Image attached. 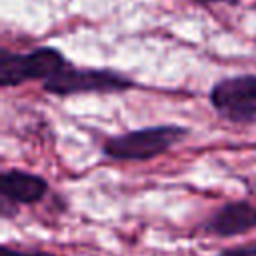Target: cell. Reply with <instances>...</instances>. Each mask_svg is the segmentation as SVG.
I'll list each match as a JSON object with an SVG mask.
<instances>
[{
  "instance_id": "5",
  "label": "cell",
  "mask_w": 256,
  "mask_h": 256,
  "mask_svg": "<svg viewBox=\"0 0 256 256\" xmlns=\"http://www.w3.org/2000/svg\"><path fill=\"white\" fill-rule=\"evenodd\" d=\"M202 230L216 238H234L256 230V206L248 200L224 202L204 220Z\"/></svg>"
},
{
  "instance_id": "6",
  "label": "cell",
  "mask_w": 256,
  "mask_h": 256,
  "mask_svg": "<svg viewBox=\"0 0 256 256\" xmlns=\"http://www.w3.org/2000/svg\"><path fill=\"white\" fill-rule=\"evenodd\" d=\"M48 190L50 184L40 174L20 168H10L0 174V198L4 202L14 204L16 208L44 200Z\"/></svg>"
},
{
  "instance_id": "9",
  "label": "cell",
  "mask_w": 256,
  "mask_h": 256,
  "mask_svg": "<svg viewBox=\"0 0 256 256\" xmlns=\"http://www.w3.org/2000/svg\"><path fill=\"white\" fill-rule=\"evenodd\" d=\"M190 2H202V4H216V2H228V0H190Z\"/></svg>"
},
{
  "instance_id": "4",
  "label": "cell",
  "mask_w": 256,
  "mask_h": 256,
  "mask_svg": "<svg viewBox=\"0 0 256 256\" xmlns=\"http://www.w3.org/2000/svg\"><path fill=\"white\" fill-rule=\"evenodd\" d=\"M214 112L232 124L256 122V74H236L214 82L208 92Z\"/></svg>"
},
{
  "instance_id": "1",
  "label": "cell",
  "mask_w": 256,
  "mask_h": 256,
  "mask_svg": "<svg viewBox=\"0 0 256 256\" xmlns=\"http://www.w3.org/2000/svg\"><path fill=\"white\" fill-rule=\"evenodd\" d=\"M188 136V128L178 124L144 126L110 136L102 144V154L118 162H146L166 154Z\"/></svg>"
},
{
  "instance_id": "2",
  "label": "cell",
  "mask_w": 256,
  "mask_h": 256,
  "mask_svg": "<svg viewBox=\"0 0 256 256\" xmlns=\"http://www.w3.org/2000/svg\"><path fill=\"white\" fill-rule=\"evenodd\" d=\"M138 84L112 68H88L74 66L72 62L62 68L58 74L42 82V88L54 96H74V94H110V92H126L136 88Z\"/></svg>"
},
{
  "instance_id": "8",
  "label": "cell",
  "mask_w": 256,
  "mask_h": 256,
  "mask_svg": "<svg viewBox=\"0 0 256 256\" xmlns=\"http://www.w3.org/2000/svg\"><path fill=\"white\" fill-rule=\"evenodd\" d=\"M218 256H256V240H250V242H242V244L224 248Z\"/></svg>"
},
{
  "instance_id": "3",
  "label": "cell",
  "mask_w": 256,
  "mask_h": 256,
  "mask_svg": "<svg viewBox=\"0 0 256 256\" xmlns=\"http://www.w3.org/2000/svg\"><path fill=\"white\" fill-rule=\"evenodd\" d=\"M70 60L54 46H36L28 52H12L8 48L0 50V86L14 88L30 80L46 82Z\"/></svg>"
},
{
  "instance_id": "7",
  "label": "cell",
  "mask_w": 256,
  "mask_h": 256,
  "mask_svg": "<svg viewBox=\"0 0 256 256\" xmlns=\"http://www.w3.org/2000/svg\"><path fill=\"white\" fill-rule=\"evenodd\" d=\"M0 256H56V254L48 252V250L20 248V246H12V244H2L0 246Z\"/></svg>"
}]
</instances>
